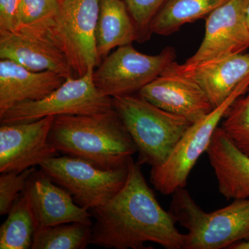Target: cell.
<instances>
[{
    "mask_svg": "<svg viewBox=\"0 0 249 249\" xmlns=\"http://www.w3.org/2000/svg\"><path fill=\"white\" fill-rule=\"evenodd\" d=\"M206 153L220 194L227 199H249V155L236 146L220 127Z\"/></svg>",
    "mask_w": 249,
    "mask_h": 249,
    "instance_id": "obj_16",
    "label": "cell"
},
{
    "mask_svg": "<svg viewBox=\"0 0 249 249\" xmlns=\"http://www.w3.org/2000/svg\"><path fill=\"white\" fill-rule=\"evenodd\" d=\"M139 162L131 161L128 178L109 202L91 210V244L107 249H143L153 242L166 249H183L185 234L162 208L147 184Z\"/></svg>",
    "mask_w": 249,
    "mask_h": 249,
    "instance_id": "obj_1",
    "label": "cell"
},
{
    "mask_svg": "<svg viewBox=\"0 0 249 249\" xmlns=\"http://www.w3.org/2000/svg\"><path fill=\"white\" fill-rule=\"evenodd\" d=\"M55 116L29 123L2 124L0 127V173H21L56 157L49 142Z\"/></svg>",
    "mask_w": 249,
    "mask_h": 249,
    "instance_id": "obj_11",
    "label": "cell"
},
{
    "mask_svg": "<svg viewBox=\"0 0 249 249\" xmlns=\"http://www.w3.org/2000/svg\"><path fill=\"white\" fill-rule=\"evenodd\" d=\"M170 213L187 230L183 249H229L249 236V199L206 212L186 188L173 193Z\"/></svg>",
    "mask_w": 249,
    "mask_h": 249,
    "instance_id": "obj_3",
    "label": "cell"
},
{
    "mask_svg": "<svg viewBox=\"0 0 249 249\" xmlns=\"http://www.w3.org/2000/svg\"><path fill=\"white\" fill-rule=\"evenodd\" d=\"M247 25H248L249 30V4L248 7H247Z\"/></svg>",
    "mask_w": 249,
    "mask_h": 249,
    "instance_id": "obj_28",
    "label": "cell"
},
{
    "mask_svg": "<svg viewBox=\"0 0 249 249\" xmlns=\"http://www.w3.org/2000/svg\"><path fill=\"white\" fill-rule=\"evenodd\" d=\"M20 0H0V30L15 31L19 27Z\"/></svg>",
    "mask_w": 249,
    "mask_h": 249,
    "instance_id": "obj_26",
    "label": "cell"
},
{
    "mask_svg": "<svg viewBox=\"0 0 249 249\" xmlns=\"http://www.w3.org/2000/svg\"><path fill=\"white\" fill-rule=\"evenodd\" d=\"M36 171L34 167L21 172H8L0 175V214L9 213L25 190L28 181Z\"/></svg>",
    "mask_w": 249,
    "mask_h": 249,
    "instance_id": "obj_24",
    "label": "cell"
},
{
    "mask_svg": "<svg viewBox=\"0 0 249 249\" xmlns=\"http://www.w3.org/2000/svg\"><path fill=\"white\" fill-rule=\"evenodd\" d=\"M23 193L31 205L37 228L73 222L92 226L89 210L77 204L70 193L41 170L31 175Z\"/></svg>",
    "mask_w": 249,
    "mask_h": 249,
    "instance_id": "obj_14",
    "label": "cell"
},
{
    "mask_svg": "<svg viewBox=\"0 0 249 249\" xmlns=\"http://www.w3.org/2000/svg\"><path fill=\"white\" fill-rule=\"evenodd\" d=\"M0 58L12 60L33 71L55 72L65 79L74 77L66 56L51 40L48 31L0 30Z\"/></svg>",
    "mask_w": 249,
    "mask_h": 249,
    "instance_id": "obj_12",
    "label": "cell"
},
{
    "mask_svg": "<svg viewBox=\"0 0 249 249\" xmlns=\"http://www.w3.org/2000/svg\"><path fill=\"white\" fill-rule=\"evenodd\" d=\"M93 73L67 78L42 99L15 105L0 116L1 124L32 122L49 116L89 115L111 110L112 98L98 89Z\"/></svg>",
    "mask_w": 249,
    "mask_h": 249,
    "instance_id": "obj_8",
    "label": "cell"
},
{
    "mask_svg": "<svg viewBox=\"0 0 249 249\" xmlns=\"http://www.w3.org/2000/svg\"><path fill=\"white\" fill-rule=\"evenodd\" d=\"M130 163L106 170L65 155L49 159L40 168L54 183L70 193L77 204L91 211L107 204L122 189L128 178Z\"/></svg>",
    "mask_w": 249,
    "mask_h": 249,
    "instance_id": "obj_7",
    "label": "cell"
},
{
    "mask_svg": "<svg viewBox=\"0 0 249 249\" xmlns=\"http://www.w3.org/2000/svg\"><path fill=\"white\" fill-rule=\"evenodd\" d=\"M0 228V249H31L37 224L27 196L22 193Z\"/></svg>",
    "mask_w": 249,
    "mask_h": 249,
    "instance_id": "obj_20",
    "label": "cell"
},
{
    "mask_svg": "<svg viewBox=\"0 0 249 249\" xmlns=\"http://www.w3.org/2000/svg\"><path fill=\"white\" fill-rule=\"evenodd\" d=\"M52 71H33L12 60H0V116L18 103L47 97L65 82Z\"/></svg>",
    "mask_w": 249,
    "mask_h": 249,
    "instance_id": "obj_17",
    "label": "cell"
},
{
    "mask_svg": "<svg viewBox=\"0 0 249 249\" xmlns=\"http://www.w3.org/2000/svg\"><path fill=\"white\" fill-rule=\"evenodd\" d=\"M249 0H228L206 18L199 49L183 63L193 67L243 53L249 49L247 10Z\"/></svg>",
    "mask_w": 249,
    "mask_h": 249,
    "instance_id": "obj_10",
    "label": "cell"
},
{
    "mask_svg": "<svg viewBox=\"0 0 249 249\" xmlns=\"http://www.w3.org/2000/svg\"><path fill=\"white\" fill-rule=\"evenodd\" d=\"M139 95L160 109L182 116L192 124L214 108L199 85L168 67L141 89Z\"/></svg>",
    "mask_w": 249,
    "mask_h": 249,
    "instance_id": "obj_13",
    "label": "cell"
},
{
    "mask_svg": "<svg viewBox=\"0 0 249 249\" xmlns=\"http://www.w3.org/2000/svg\"><path fill=\"white\" fill-rule=\"evenodd\" d=\"M100 0H60L48 36L61 49L75 78L94 71L99 65L96 27Z\"/></svg>",
    "mask_w": 249,
    "mask_h": 249,
    "instance_id": "obj_6",
    "label": "cell"
},
{
    "mask_svg": "<svg viewBox=\"0 0 249 249\" xmlns=\"http://www.w3.org/2000/svg\"><path fill=\"white\" fill-rule=\"evenodd\" d=\"M221 128L234 144L249 155V88L232 103Z\"/></svg>",
    "mask_w": 249,
    "mask_h": 249,
    "instance_id": "obj_22",
    "label": "cell"
},
{
    "mask_svg": "<svg viewBox=\"0 0 249 249\" xmlns=\"http://www.w3.org/2000/svg\"><path fill=\"white\" fill-rule=\"evenodd\" d=\"M249 88V75L220 106L194 123L179 139L164 163L152 167L150 181L161 194L168 196L185 188L196 161L209 148L219 122L232 103Z\"/></svg>",
    "mask_w": 249,
    "mask_h": 249,
    "instance_id": "obj_5",
    "label": "cell"
},
{
    "mask_svg": "<svg viewBox=\"0 0 249 249\" xmlns=\"http://www.w3.org/2000/svg\"><path fill=\"white\" fill-rule=\"evenodd\" d=\"M60 0H20L19 28L47 31L60 8Z\"/></svg>",
    "mask_w": 249,
    "mask_h": 249,
    "instance_id": "obj_23",
    "label": "cell"
},
{
    "mask_svg": "<svg viewBox=\"0 0 249 249\" xmlns=\"http://www.w3.org/2000/svg\"><path fill=\"white\" fill-rule=\"evenodd\" d=\"M199 85L214 107L220 106L249 75V53L228 58L193 67L174 61L168 67Z\"/></svg>",
    "mask_w": 249,
    "mask_h": 249,
    "instance_id": "obj_15",
    "label": "cell"
},
{
    "mask_svg": "<svg viewBox=\"0 0 249 249\" xmlns=\"http://www.w3.org/2000/svg\"><path fill=\"white\" fill-rule=\"evenodd\" d=\"M176 51L166 47L157 55L141 53L132 45L118 47L93 73L98 89L111 98L140 91L175 61Z\"/></svg>",
    "mask_w": 249,
    "mask_h": 249,
    "instance_id": "obj_9",
    "label": "cell"
},
{
    "mask_svg": "<svg viewBox=\"0 0 249 249\" xmlns=\"http://www.w3.org/2000/svg\"><path fill=\"white\" fill-rule=\"evenodd\" d=\"M96 39L101 61L113 49L139 41L138 31L124 0H100Z\"/></svg>",
    "mask_w": 249,
    "mask_h": 249,
    "instance_id": "obj_18",
    "label": "cell"
},
{
    "mask_svg": "<svg viewBox=\"0 0 249 249\" xmlns=\"http://www.w3.org/2000/svg\"><path fill=\"white\" fill-rule=\"evenodd\" d=\"M137 31L139 41L148 40L152 33L150 24L166 0H124Z\"/></svg>",
    "mask_w": 249,
    "mask_h": 249,
    "instance_id": "obj_25",
    "label": "cell"
},
{
    "mask_svg": "<svg viewBox=\"0 0 249 249\" xmlns=\"http://www.w3.org/2000/svg\"><path fill=\"white\" fill-rule=\"evenodd\" d=\"M228 0H166L152 19V34L170 36L187 24L206 18Z\"/></svg>",
    "mask_w": 249,
    "mask_h": 249,
    "instance_id": "obj_19",
    "label": "cell"
},
{
    "mask_svg": "<svg viewBox=\"0 0 249 249\" xmlns=\"http://www.w3.org/2000/svg\"><path fill=\"white\" fill-rule=\"evenodd\" d=\"M91 238V226L83 223L37 227L31 249H83Z\"/></svg>",
    "mask_w": 249,
    "mask_h": 249,
    "instance_id": "obj_21",
    "label": "cell"
},
{
    "mask_svg": "<svg viewBox=\"0 0 249 249\" xmlns=\"http://www.w3.org/2000/svg\"><path fill=\"white\" fill-rule=\"evenodd\" d=\"M49 139L58 152L106 170L129 164L137 152L114 108L89 115L55 116Z\"/></svg>",
    "mask_w": 249,
    "mask_h": 249,
    "instance_id": "obj_2",
    "label": "cell"
},
{
    "mask_svg": "<svg viewBox=\"0 0 249 249\" xmlns=\"http://www.w3.org/2000/svg\"><path fill=\"white\" fill-rule=\"evenodd\" d=\"M229 249H249V236L245 240L232 245Z\"/></svg>",
    "mask_w": 249,
    "mask_h": 249,
    "instance_id": "obj_27",
    "label": "cell"
},
{
    "mask_svg": "<svg viewBox=\"0 0 249 249\" xmlns=\"http://www.w3.org/2000/svg\"><path fill=\"white\" fill-rule=\"evenodd\" d=\"M113 106L139 152V163L157 167L164 163L192 123L163 110L140 95L112 98Z\"/></svg>",
    "mask_w": 249,
    "mask_h": 249,
    "instance_id": "obj_4",
    "label": "cell"
}]
</instances>
